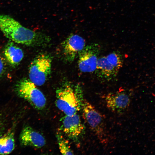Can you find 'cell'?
<instances>
[{"label": "cell", "instance_id": "6da1fadb", "mask_svg": "<svg viewBox=\"0 0 155 155\" xmlns=\"http://www.w3.org/2000/svg\"><path fill=\"white\" fill-rule=\"evenodd\" d=\"M0 30L14 42L29 46L44 45L50 38L45 34L27 28L9 15L0 14Z\"/></svg>", "mask_w": 155, "mask_h": 155}, {"label": "cell", "instance_id": "7a4b0ae2", "mask_svg": "<svg viewBox=\"0 0 155 155\" xmlns=\"http://www.w3.org/2000/svg\"><path fill=\"white\" fill-rule=\"evenodd\" d=\"M56 94L55 104L59 110L67 115L77 113L82 96L79 85L65 83L57 89Z\"/></svg>", "mask_w": 155, "mask_h": 155}, {"label": "cell", "instance_id": "3957f363", "mask_svg": "<svg viewBox=\"0 0 155 155\" xmlns=\"http://www.w3.org/2000/svg\"><path fill=\"white\" fill-rule=\"evenodd\" d=\"M36 86L29 79L24 78L16 84L15 91L19 97L27 100L35 108L42 110L46 106V99Z\"/></svg>", "mask_w": 155, "mask_h": 155}, {"label": "cell", "instance_id": "277c9868", "mask_svg": "<svg viewBox=\"0 0 155 155\" xmlns=\"http://www.w3.org/2000/svg\"><path fill=\"white\" fill-rule=\"evenodd\" d=\"M52 61L51 57L46 54H40L36 57L29 66V80L37 86L43 85L51 74Z\"/></svg>", "mask_w": 155, "mask_h": 155}, {"label": "cell", "instance_id": "5b68a950", "mask_svg": "<svg viewBox=\"0 0 155 155\" xmlns=\"http://www.w3.org/2000/svg\"><path fill=\"white\" fill-rule=\"evenodd\" d=\"M82 107L84 118L89 127L99 138L102 139L104 136V125L102 115L85 100H82Z\"/></svg>", "mask_w": 155, "mask_h": 155}, {"label": "cell", "instance_id": "8992f818", "mask_svg": "<svg viewBox=\"0 0 155 155\" xmlns=\"http://www.w3.org/2000/svg\"><path fill=\"white\" fill-rule=\"evenodd\" d=\"M100 47L97 43L85 46L79 53L78 65L83 73H91L95 71Z\"/></svg>", "mask_w": 155, "mask_h": 155}, {"label": "cell", "instance_id": "52a82bcc", "mask_svg": "<svg viewBox=\"0 0 155 155\" xmlns=\"http://www.w3.org/2000/svg\"><path fill=\"white\" fill-rule=\"evenodd\" d=\"M84 40L80 36L71 34L62 44L64 57L67 61L72 62L85 46Z\"/></svg>", "mask_w": 155, "mask_h": 155}, {"label": "cell", "instance_id": "ba28073f", "mask_svg": "<svg viewBox=\"0 0 155 155\" xmlns=\"http://www.w3.org/2000/svg\"><path fill=\"white\" fill-rule=\"evenodd\" d=\"M61 129L68 138L77 139L83 132L84 127L77 113L71 115H65L61 120Z\"/></svg>", "mask_w": 155, "mask_h": 155}, {"label": "cell", "instance_id": "9c48e42d", "mask_svg": "<svg viewBox=\"0 0 155 155\" xmlns=\"http://www.w3.org/2000/svg\"><path fill=\"white\" fill-rule=\"evenodd\" d=\"M19 140L20 144L24 146L40 148L46 144L44 137L28 126H25L22 129L20 135Z\"/></svg>", "mask_w": 155, "mask_h": 155}, {"label": "cell", "instance_id": "30bf717a", "mask_svg": "<svg viewBox=\"0 0 155 155\" xmlns=\"http://www.w3.org/2000/svg\"><path fill=\"white\" fill-rule=\"evenodd\" d=\"M107 107L113 111L121 112L129 106L131 102L130 96L123 91L110 93L106 96Z\"/></svg>", "mask_w": 155, "mask_h": 155}, {"label": "cell", "instance_id": "8fae6325", "mask_svg": "<svg viewBox=\"0 0 155 155\" xmlns=\"http://www.w3.org/2000/svg\"><path fill=\"white\" fill-rule=\"evenodd\" d=\"M119 70L108 61L106 56L98 57L95 71L99 78L110 81L116 77Z\"/></svg>", "mask_w": 155, "mask_h": 155}, {"label": "cell", "instance_id": "7c38bea8", "mask_svg": "<svg viewBox=\"0 0 155 155\" xmlns=\"http://www.w3.org/2000/svg\"><path fill=\"white\" fill-rule=\"evenodd\" d=\"M4 54L6 60L13 67L17 66L24 57V53L22 49L11 40L6 45L4 49Z\"/></svg>", "mask_w": 155, "mask_h": 155}, {"label": "cell", "instance_id": "4fadbf2b", "mask_svg": "<svg viewBox=\"0 0 155 155\" xmlns=\"http://www.w3.org/2000/svg\"><path fill=\"white\" fill-rule=\"evenodd\" d=\"M15 147L14 134L12 129L0 137V154H9L13 150Z\"/></svg>", "mask_w": 155, "mask_h": 155}, {"label": "cell", "instance_id": "5bb4252c", "mask_svg": "<svg viewBox=\"0 0 155 155\" xmlns=\"http://www.w3.org/2000/svg\"><path fill=\"white\" fill-rule=\"evenodd\" d=\"M108 61L119 70L123 64L122 57L118 52H113L106 56Z\"/></svg>", "mask_w": 155, "mask_h": 155}, {"label": "cell", "instance_id": "9a60e30c", "mask_svg": "<svg viewBox=\"0 0 155 155\" xmlns=\"http://www.w3.org/2000/svg\"><path fill=\"white\" fill-rule=\"evenodd\" d=\"M57 138L59 150L62 154L63 155L74 154L70 148L67 141L61 134L59 133L57 134Z\"/></svg>", "mask_w": 155, "mask_h": 155}, {"label": "cell", "instance_id": "2e32d148", "mask_svg": "<svg viewBox=\"0 0 155 155\" xmlns=\"http://www.w3.org/2000/svg\"><path fill=\"white\" fill-rule=\"evenodd\" d=\"M6 68L5 61L0 53V78L5 72Z\"/></svg>", "mask_w": 155, "mask_h": 155}, {"label": "cell", "instance_id": "e0dca14e", "mask_svg": "<svg viewBox=\"0 0 155 155\" xmlns=\"http://www.w3.org/2000/svg\"><path fill=\"white\" fill-rule=\"evenodd\" d=\"M1 118L0 117V132L1 131L3 126V122Z\"/></svg>", "mask_w": 155, "mask_h": 155}]
</instances>
